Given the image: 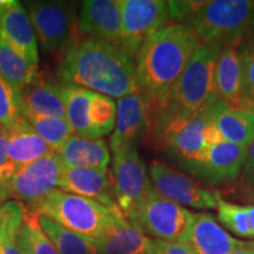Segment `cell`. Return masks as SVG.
Here are the masks:
<instances>
[{"mask_svg":"<svg viewBox=\"0 0 254 254\" xmlns=\"http://www.w3.org/2000/svg\"><path fill=\"white\" fill-rule=\"evenodd\" d=\"M204 44L189 26L170 23L157 32L135 58L140 93L154 117L166 106L177 81ZM153 117V118H154Z\"/></svg>","mask_w":254,"mask_h":254,"instance_id":"6da1fadb","label":"cell"},{"mask_svg":"<svg viewBox=\"0 0 254 254\" xmlns=\"http://www.w3.org/2000/svg\"><path fill=\"white\" fill-rule=\"evenodd\" d=\"M64 82L77 85L110 98L138 93L135 60L118 46L94 39L73 44L59 67Z\"/></svg>","mask_w":254,"mask_h":254,"instance_id":"7a4b0ae2","label":"cell"},{"mask_svg":"<svg viewBox=\"0 0 254 254\" xmlns=\"http://www.w3.org/2000/svg\"><path fill=\"white\" fill-rule=\"evenodd\" d=\"M224 44H204L177 81L166 106L154 117L155 129L177 119L189 118L219 101L215 68Z\"/></svg>","mask_w":254,"mask_h":254,"instance_id":"3957f363","label":"cell"},{"mask_svg":"<svg viewBox=\"0 0 254 254\" xmlns=\"http://www.w3.org/2000/svg\"><path fill=\"white\" fill-rule=\"evenodd\" d=\"M28 211L56 221L67 230L93 241L104 236L109 228L124 217L95 200L55 190L43 200L28 205Z\"/></svg>","mask_w":254,"mask_h":254,"instance_id":"277c9868","label":"cell"},{"mask_svg":"<svg viewBox=\"0 0 254 254\" xmlns=\"http://www.w3.org/2000/svg\"><path fill=\"white\" fill-rule=\"evenodd\" d=\"M184 25L202 44L241 43L254 34V0H207Z\"/></svg>","mask_w":254,"mask_h":254,"instance_id":"5b68a950","label":"cell"},{"mask_svg":"<svg viewBox=\"0 0 254 254\" xmlns=\"http://www.w3.org/2000/svg\"><path fill=\"white\" fill-rule=\"evenodd\" d=\"M112 186L117 205L131 221L154 190L147 167L136 148L113 153Z\"/></svg>","mask_w":254,"mask_h":254,"instance_id":"8992f818","label":"cell"},{"mask_svg":"<svg viewBox=\"0 0 254 254\" xmlns=\"http://www.w3.org/2000/svg\"><path fill=\"white\" fill-rule=\"evenodd\" d=\"M193 220L194 213L153 190L129 222L155 240L185 243Z\"/></svg>","mask_w":254,"mask_h":254,"instance_id":"52a82bcc","label":"cell"},{"mask_svg":"<svg viewBox=\"0 0 254 254\" xmlns=\"http://www.w3.org/2000/svg\"><path fill=\"white\" fill-rule=\"evenodd\" d=\"M122 49L132 59L141 47L171 21L165 0H122Z\"/></svg>","mask_w":254,"mask_h":254,"instance_id":"ba28073f","label":"cell"},{"mask_svg":"<svg viewBox=\"0 0 254 254\" xmlns=\"http://www.w3.org/2000/svg\"><path fill=\"white\" fill-rule=\"evenodd\" d=\"M224 101L219 100L211 107L189 118L177 119L158 127V138L170 155L182 165L194 160L207 148L204 145V129L209 123L213 122Z\"/></svg>","mask_w":254,"mask_h":254,"instance_id":"9c48e42d","label":"cell"},{"mask_svg":"<svg viewBox=\"0 0 254 254\" xmlns=\"http://www.w3.org/2000/svg\"><path fill=\"white\" fill-rule=\"evenodd\" d=\"M26 5L41 49L45 52H55L65 45L77 19L74 2L28 1Z\"/></svg>","mask_w":254,"mask_h":254,"instance_id":"30bf717a","label":"cell"},{"mask_svg":"<svg viewBox=\"0 0 254 254\" xmlns=\"http://www.w3.org/2000/svg\"><path fill=\"white\" fill-rule=\"evenodd\" d=\"M148 173L155 192L171 201L196 209L217 208L218 192H212L173 167L153 161Z\"/></svg>","mask_w":254,"mask_h":254,"instance_id":"8fae6325","label":"cell"},{"mask_svg":"<svg viewBox=\"0 0 254 254\" xmlns=\"http://www.w3.org/2000/svg\"><path fill=\"white\" fill-rule=\"evenodd\" d=\"M247 147L222 141L205 150L194 160L182 165L184 170L208 185L232 183L240 177Z\"/></svg>","mask_w":254,"mask_h":254,"instance_id":"7c38bea8","label":"cell"},{"mask_svg":"<svg viewBox=\"0 0 254 254\" xmlns=\"http://www.w3.org/2000/svg\"><path fill=\"white\" fill-rule=\"evenodd\" d=\"M64 164L57 153H51L18 168L8 185L7 198L33 205L58 186Z\"/></svg>","mask_w":254,"mask_h":254,"instance_id":"4fadbf2b","label":"cell"},{"mask_svg":"<svg viewBox=\"0 0 254 254\" xmlns=\"http://www.w3.org/2000/svg\"><path fill=\"white\" fill-rule=\"evenodd\" d=\"M77 26L85 39L100 40L120 47L122 0H86L81 4Z\"/></svg>","mask_w":254,"mask_h":254,"instance_id":"5bb4252c","label":"cell"},{"mask_svg":"<svg viewBox=\"0 0 254 254\" xmlns=\"http://www.w3.org/2000/svg\"><path fill=\"white\" fill-rule=\"evenodd\" d=\"M0 39L28 63L38 65L37 39L24 6L14 0H0Z\"/></svg>","mask_w":254,"mask_h":254,"instance_id":"9a60e30c","label":"cell"},{"mask_svg":"<svg viewBox=\"0 0 254 254\" xmlns=\"http://www.w3.org/2000/svg\"><path fill=\"white\" fill-rule=\"evenodd\" d=\"M148 126L150 112L144 97L139 92L118 99L116 126L110 142L113 153L135 148V144Z\"/></svg>","mask_w":254,"mask_h":254,"instance_id":"2e32d148","label":"cell"},{"mask_svg":"<svg viewBox=\"0 0 254 254\" xmlns=\"http://www.w3.org/2000/svg\"><path fill=\"white\" fill-rule=\"evenodd\" d=\"M215 85L219 100L238 110L254 111L244 91L239 43H226L219 53L215 68Z\"/></svg>","mask_w":254,"mask_h":254,"instance_id":"e0dca14e","label":"cell"},{"mask_svg":"<svg viewBox=\"0 0 254 254\" xmlns=\"http://www.w3.org/2000/svg\"><path fill=\"white\" fill-rule=\"evenodd\" d=\"M107 171L69 167L64 165L58 187L64 192L95 200L113 211H120Z\"/></svg>","mask_w":254,"mask_h":254,"instance_id":"ac0fdd59","label":"cell"},{"mask_svg":"<svg viewBox=\"0 0 254 254\" xmlns=\"http://www.w3.org/2000/svg\"><path fill=\"white\" fill-rule=\"evenodd\" d=\"M224 230L213 215L209 213L194 214L192 227L189 232L185 244L195 254H230L243 245Z\"/></svg>","mask_w":254,"mask_h":254,"instance_id":"d6986e66","label":"cell"},{"mask_svg":"<svg viewBox=\"0 0 254 254\" xmlns=\"http://www.w3.org/2000/svg\"><path fill=\"white\" fill-rule=\"evenodd\" d=\"M91 243L99 254H152L154 246V240L125 217L119 218L103 237Z\"/></svg>","mask_w":254,"mask_h":254,"instance_id":"ffe728a7","label":"cell"},{"mask_svg":"<svg viewBox=\"0 0 254 254\" xmlns=\"http://www.w3.org/2000/svg\"><path fill=\"white\" fill-rule=\"evenodd\" d=\"M21 117L41 116L66 119L62 85L36 78L21 91Z\"/></svg>","mask_w":254,"mask_h":254,"instance_id":"44dd1931","label":"cell"},{"mask_svg":"<svg viewBox=\"0 0 254 254\" xmlns=\"http://www.w3.org/2000/svg\"><path fill=\"white\" fill-rule=\"evenodd\" d=\"M65 166L107 171L111 160L109 146L104 139L73 134L58 153Z\"/></svg>","mask_w":254,"mask_h":254,"instance_id":"7402d4cb","label":"cell"},{"mask_svg":"<svg viewBox=\"0 0 254 254\" xmlns=\"http://www.w3.org/2000/svg\"><path fill=\"white\" fill-rule=\"evenodd\" d=\"M7 155L18 167L25 166L38 159L55 153L32 126L20 117L7 129Z\"/></svg>","mask_w":254,"mask_h":254,"instance_id":"603a6c76","label":"cell"},{"mask_svg":"<svg viewBox=\"0 0 254 254\" xmlns=\"http://www.w3.org/2000/svg\"><path fill=\"white\" fill-rule=\"evenodd\" d=\"M213 123L225 141L249 147L254 139V111L232 109L225 104Z\"/></svg>","mask_w":254,"mask_h":254,"instance_id":"cb8c5ba5","label":"cell"},{"mask_svg":"<svg viewBox=\"0 0 254 254\" xmlns=\"http://www.w3.org/2000/svg\"><path fill=\"white\" fill-rule=\"evenodd\" d=\"M62 86L65 101L66 120L74 134L93 138L88 120V109L93 92L68 82H64Z\"/></svg>","mask_w":254,"mask_h":254,"instance_id":"d4e9b609","label":"cell"},{"mask_svg":"<svg viewBox=\"0 0 254 254\" xmlns=\"http://www.w3.org/2000/svg\"><path fill=\"white\" fill-rule=\"evenodd\" d=\"M0 75L21 92L36 80L38 65L28 63L6 41L0 39Z\"/></svg>","mask_w":254,"mask_h":254,"instance_id":"484cf974","label":"cell"},{"mask_svg":"<svg viewBox=\"0 0 254 254\" xmlns=\"http://www.w3.org/2000/svg\"><path fill=\"white\" fill-rule=\"evenodd\" d=\"M38 220L58 254H99L93 244L80 234L69 231L43 215H38Z\"/></svg>","mask_w":254,"mask_h":254,"instance_id":"4316f807","label":"cell"},{"mask_svg":"<svg viewBox=\"0 0 254 254\" xmlns=\"http://www.w3.org/2000/svg\"><path fill=\"white\" fill-rule=\"evenodd\" d=\"M17 241L21 254H58L52 241L41 228L38 215L26 208L18 231Z\"/></svg>","mask_w":254,"mask_h":254,"instance_id":"83f0119b","label":"cell"},{"mask_svg":"<svg viewBox=\"0 0 254 254\" xmlns=\"http://www.w3.org/2000/svg\"><path fill=\"white\" fill-rule=\"evenodd\" d=\"M25 207L18 201L0 202V254H21L17 234Z\"/></svg>","mask_w":254,"mask_h":254,"instance_id":"f1b7e54d","label":"cell"},{"mask_svg":"<svg viewBox=\"0 0 254 254\" xmlns=\"http://www.w3.org/2000/svg\"><path fill=\"white\" fill-rule=\"evenodd\" d=\"M88 120L94 139L110 134L117 120V103L112 98L93 92L88 109Z\"/></svg>","mask_w":254,"mask_h":254,"instance_id":"f546056e","label":"cell"},{"mask_svg":"<svg viewBox=\"0 0 254 254\" xmlns=\"http://www.w3.org/2000/svg\"><path fill=\"white\" fill-rule=\"evenodd\" d=\"M23 118L27 120L32 128L55 153H58L63 145L74 134L66 119L41 116H30Z\"/></svg>","mask_w":254,"mask_h":254,"instance_id":"4dcf8cb0","label":"cell"},{"mask_svg":"<svg viewBox=\"0 0 254 254\" xmlns=\"http://www.w3.org/2000/svg\"><path fill=\"white\" fill-rule=\"evenodd\" d=\"M218 220L231 231L241 238H252L250 228V221L247 217L245 206L233 202H228L221 198L218 193L217 196Z\"/></svg>","mask_w":254,"mask_h":254,"instance_id":"1f68e13d","label":"cell"},{"mask_svg":"<svg viewBox=\"0 0 254 254\" xmlns=\"http://www.w3.org/2000/svg\"><path fill=\"white\" fill-rule=\"evenodd\" d=\"M21 92L0 75V128L7 129L21 117Z\"/></svg>","mask_w":254,"mask_h":254,"instance_id":"d6a6232c","label":"cell"},{"mask_svg":"<svg viewBox=\"0 0 254 254\" xmlns=\"http://www.w3.org/2000/svg\"><path fill=\"white\" fill-rule=\"evenodd\" d=\"M239 55L243 68L244 91L254 107V34L239 43Z\"/></svg>","mask_w":254,"mask_h":254,"instance_id":"836d02e7","label":"cell"},{"mask_svg":"<svg viewBox=\"0 0 254 254\" xmlns=\"http://www.w3.org/2000/svg\"><path fill=\"white\" fill-rule=\"evenodd\" d=\"M18 168L7 155V131L0 128V202L7 199L8 185Z\"/></svg>","mask_w":254,"mask_h":254,"instance_id":"e575fe53","label":"cell"},{"mask_svg":"<svg viewBox=\"0 0 254 254\" xmlns=\"http://www.w3.org/2000/svg\"><path fill=\"white\" fill-rule=\"evenodd\" d=\"M206 0H171L167 1L168 12L172 23L185 24L198 9L205 4Z\"/></svg>","mask_w":254,"mask_h":254,"instance_id":"d590c367","label":"cell"},{"mask_svg":"<svg viewBox=\"0 0 254 254\" xmlns=\"http://www.w3.org/2000/svg\"><path fill=\"white\" fill-rule=\"evenodd\" d=\"M240 186L250 193H254V139L247 147L245 163L240 174Z\"/></svg>","mask_w":254,"mask_h":254,"instance_id":"8d00e7d4","label":"cell"},{"mask_svg":"<svg viewBox=\"0 0 254 254\" xmlns=\"http://www.w3.org/2000/svg\"><path fill=\"white\" fill-rule=\"evenodd\" d=\"M152 254H195L192 249L182 241L155 240Z\"/></svg>","mask_w":254,"mask_h":254,"instance_id":"74e56055","label":"cell"},{"mask_svg":"<svg viewBox=\"0 0 254 254\" xmlns=\"http://www.w3.org/2000/svg\"><path fill=\"white\" fill-rule=\"evenodd\" d=\"M202 139H204V145L206 148L213 147V146L219 145L222 141H225L220 131H219L218 127L215 126L213 122L209 123L206 126V128L204 129V134H202Z\"/></svg>","mask_w":254,"mask_h":254,"instance_id":"f35d334b","label":"cell"},{"mask_svg":"<svg viewBox=\"0 0 254 254\" xmlns=\"http://www.w3.org/2000/svg\"><path fill=\"white\" fill-rule=\"evenodd\" d=\"M230 254H254V241H244L243 245Z\"/></svg>","mask_w":254,"mask_h":254,"instance_id":"ab89813d","label":"cell"},{"mask_svg":"<svg viewBox=\"0 0 254 254\" xmlns=\"http://www.w3.org/2000/svg\"><path fill=\"white\" fill-rule=\"evenodd\" d=\"M247 217H249L250 221V228H251V234H252V238H254V204H250L245 206Z\"/></svg>","mask_w":254,"mask_h":254,"instance_id":"60d3db41","label":"cell"},{"mask_svg":"<svg viewBox=\"0 0 254 254\" xmlns=\"http://www.w3.org/2000/svg\"><path fill=\"white\" fill-rule=\"evenodd\" d=\"M252 195H253V198H254V193H253V194H252Z\"/></svg>","mask_w":254,"mask_h":254,"instance_id":"b9f144b4","label":"cell"}]
</instances>
